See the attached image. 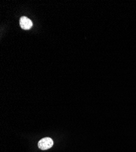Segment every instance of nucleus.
<instances>
[{
	"label": "nucleus",
	"mask_w": 136,
	"mask_h": 152,
	"mask_svg": "<svg viewBox=\"0 0 136 152\" xmlns=\"http://www.w3.org/2000/svg\"><path fill=\"white\" fill-rule=\"evenodd\" d=\"M54 144L53 139L50 137H44L42 139L38 142V147L42 150H46L49 149L53 147Z\"/></svg>",
	"instance_id": "1"
},
{
	"label": "nucleus",
	"mask_w": 136,
	"mask_h": 152,
	"mask_svg": "<svg viewBox=\"0 0 136 152\" xmlns=\"http://www.w3.org/2000/svg\"><path fill=\"white\" fill-rule=\"evenodd\" d=\"M20 24L23 29L29 30L32 26V22L26 17H21L20 20Z\"/></svg>",
	"instance_id": "2"
}]
</instances>
